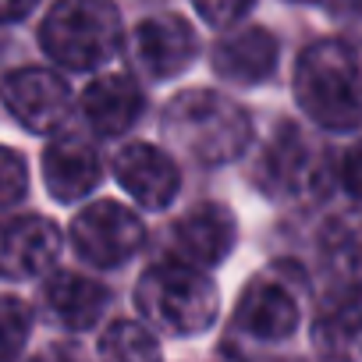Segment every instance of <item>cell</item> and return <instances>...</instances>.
Returning <instances> with one entry per match:
<instances>
[{"label": "cell", "mask_w": 362, "mask_h": 362, "mask_svg": "<svg viewBox=\"0 0 362 362\" xmlns=\"http://www.w3.org/2000/svg\"><path fill=\"white\" fill-rule=\"evenodd\" d=\"M163 135L196 163H228L252 142L249 114L217 89H185L163 107Z\"/></svg>", "instance_id": "6da1fadb"}, {"label": "cell", "mask_w": 362, "mask_h": 362, "mask_svg": "<svg viewBox=\"0 0 362 362\" xmlns=\"http://www.w3.org/2000/svg\"><path fill=\"white\" fill-rule=\"evenodd\" d=\"M298 107L330 132H351L362 124V68L348 43L320 40L302 50L295 64Z\"/></svg>", "instance_id": "7a4b0ae2"}, {"label": "cell", "mask_w": 362, "mask_h": 362, "mask_svg": "<svg viewBox=\"0 0 362 362\" xmlns=\"http://www.w3.org/2000/svg\"><path fill=\"white\" fill-rule=\"evenodd\" d=\"M135 305L146 316V323L160 327L163 334L192 337L214 327L221 313V295L203 270L170 259L142 274L135 288Z\"/></svg>", "instance_id": "3957f363"}, {"label": "cell", "mask_w": 362, "mask_h": 362, "mask_svg": "<svg viewBox=\"0 0 362 362\" xmlns=\"http://www.w3.org/2000/svg\"><path fill=\"white\" fill-rule=\"evenodd\" d=\"M40 43L61 68L93 71L117 54L121 15L110 0H57L43 18Z\"/></svg>", "instance_id": "277c9868"}, {"label": "cell", "mask_w": 362, "mask_h": 362, "mask_svg": "<svg viewBox=\"0 0 362 362\" xmlns=\"http://www.w3.org/2000/svg\"><path fill=\"white\" fill-rule=\"evenodd\" d=\"M142 242H146L142 221L114 199L86 206L71 224V245L93 267H121L142 249Z\"/></svg>", "instance_id": "5b68a950"}, {"label": "cell", "mask_w": 362, "mask_h": 362, "mask_svg": "<svg viewBox=\"0 0 362 362\" xmlns=\"http://www.w3.org/2000/svg\"><path fill=\"white\" fill-rule=\"evenodd\" d=\"M0 103L29 132H54L68 121L71 89L47 68H18L0 82Z\"/></svg>", "instance_id": "8992f818"}, {"label": "cell", "mask_w": 362, "mask_h": 362, "mask_svg": "<svg viewBox=\"0 0 362 362\" xmlns=\"http://www.w3.org/2000/svg\"><path fill=\"white\" fill-rule=\"evenodd\" d=\"M199 54L196 29L177 15H153L132 33V57L149 78H174Z\"/></svg>", "instance_id": "52a82bcc"}, {"label": "cell", "mask_w": 362, "mask_h": 362, "mask_svg": "<svg viewBox=\"0 0 362 362\" xmlns=\"http://www.w3.org/2000/svg\"><path fill=\"white\" fill-rule=\"evenodd\" d=\"M235 214L221 203H199L189 214H181L170 228V252L177 263H189L196 270L224 263L235 249Z\"/></svg>", "instance_id": "ba28073f"}, {"label": "cell", "mask_w": 362, "mask_h": 362, "mask_svg": "<svg viewBox=\"0 0 362 362\" xmlns=\"http://www.w3.org/2000/svg\"><path fill=\"white\" fill-rule=\"evenodd\" d=\"M114 174L121 181V189L142 210H163L181 189V174H177L174 160L149 142L121 146L114 156Z\"/></svg>", "instance_id": "9c48e42d"}, {"label": "cell", "mask_w": 362, "mask_h": 362, "mask_svg": "<svg viewBox=\"0 0 362 362\" xmlns=\"http://www.w3.org/2000/svg\"><path fill=\"white\" fill-rule=\"evenodd\" d=\"M61 256V235L47 217L25 214L0 221V274L36 277L47 274Z\"/></svg>", "instance_id": "30bf717a"}, {"label": "cell", "mask_w": 362, "mask_h": 362, "mask_svg": "<svg viewBox=\"0 0 362 362\" xmlns=\"http://www.w3.org/2000/svg\"><path fill=\"white\" fill-rule=\"evenodd\" d=\"M316 156L295 124H277L259 156V185L274 196H298L316 181Z\"/></svg>", "instance_id": "8fae6325"}, {"label": "cell", "mask_w": 362, "mask_h": 362, "mask_svg": "<svg viewBox=\"0 0 362 362\" xmlns=\"http://www.w3.org/2000/svg\"><path fill=\"white\" fill-rule=\"evenodd\" d=\"M277 68V40L259 25L235 29L214 47V71L231 86H259Z\"/></svg>", "instance_id": "7c38bea8"}, {"label": "cell", "mask_w": 362, "mask_h": 362, "mask_svg": "<svg viewBox=\"0 0 362 362\" xmlns=\"http://www.w3.org/2000/svg\"><path fill=\"white\" fill-rule=\"evenodd\" d=\"M235 323L256 341H284L298 327V298L281 281H252L238 302Z\"/></svg>", "instance_id": "4fadbf2b"}, {"label": "cell", "mask_w": 362, "mask_h": 362, "mask_svg": "<svg viewBox=\"0 0 362 362\" xmlns=\"http://www.w3.org/2000/svg\"><path fill=\"white\" fill-rule=\"evenodd\" d=\"M43 177L57 203L86 199V192H93L100 181V156L86 139L61 135L43 153Z\"/></svg>", "instance_id": "5bb4252c"}, {"label": "cell", "mask_w": 362, "mask_h": 362, "mask_svg": "<svg viewBox=\"0 0 362 362\" xmlns=\"http://www.w3.org/2000/svg\"><path fill=\"white\" fill-rule=\"evenodd\" d=\"M82 114L96 135H121L142 114V89L132 75H100L82 93Z\"/></svg>", "instance_id": "9a60e30c"}, {"label": "cell", "mask_w": 362, "mask_h": 362, "mask_svg": "<svg viewBox=\"0 0 362 362\" xmlns=\"http://www.w3.org/2000/svg\"><path fill=\"white\" fill-rule=\"evenodd\" d=\"M43 302L50 309V316L68 327V330H89L110 305V291L82 274L71 270H57L50 274V281L43 284Z\"/></svg>", "instance_id": "2e32d148"}, {"label": "cell", "mask_w": 362, "mask_h": 362, "mask_svg": "<svg viewBox=\"0 0 362 362\" xmlns=\"http://www.w3.org/2000/svg\"><path fill=\"white\" fill-rule=\"evenodd\" d=\"M316 348L334 362H351L362 348V298L355 288H337L323 298L313 327Z\"/></svg>", "instance_id": "e0dca14e"}, {"label": "cell", "mask_w": 362, "mask_h": 362, "mask_svg": "<svg viewBox=\"0 0 362 362\" xmlns=\"http://www.w3.org/2000/svg\"><path fill=\"white\" fill-rule=\"evenodd\" d=\"M100 362H160V344L149 327L114 320L100 337Z\"/></svg>", "instance_id": "ac0fdd59"}, {"label": "cell", "mask_w": 362, "mask_h": 362, "mask_svg": "<svg viewBox=\"0 0 362 362\" xmlns=\"http://www.w3.org/2000/svg\"><path fill=\"white\" fill-rule=\"evenodd\" d=\"M29 330H33V309L15 295H0V362H15L22 355Z\"/></svg>", "instance_id": "d6986e66"}, {"label": "cell", "mask_w": 362, "mask_h": 362, "mask_svg": "<svg viewBox=\"0 0 362 362\" xmlns=\"http://www.w3.org/2000/svg\"><path fill=\"white\" fill-rule=\"evenodd\" d=\"M25 189H29V167H25V160L15 149L0 146V206L22 203Z\"/></svg>", "instance_id": "ffe728a7"}, {"label": "cell", "mask_w": 362, "mask_h": 362, "mask_svg": "<svg viewBox=\"0 0 362 362\" xmlns=\"http://www.w3.org/2000/svg\"><path fill=\"white\" fill-rule=\"evenodd\" d=\"M256 0H192V8L199 11V18L214 29H231L238 25L249 11H252Z\"/></svg>", "instance_id": "44dd1931"}, {"label": "cell", "mask_w": 362, "mask_h": 362, "mask_svg": "<svg viewBox=\"0 0 362 362\" xmlns=\"http://www.w3.org/2000/svg\"><path fill=\"white\" fill-rule=\"evenodd\" d=\"M337 177L348 196L362 199V146H351L344 156H341V167H337Z\"/></svg>", "instance_id": "7402d4cb"}, {"label": "cell", "mask_w": 362, "mask_h": 362, "mask_svg": "<svg viewBox=\"0 0 362 362\" xmlns=\"http://www.w3.org/2000/svg\"><path fill=\"white\" fill-rule=\"evenodd\" d=\"M29 362H82V355H78V348H71V344H47L40 355H33Z\"/></svg>", "instance_id": "603a6c76"}, {"label": "cell", "mask_w": 362, "mask_h": 362, "mask_svg": "<svg viewBox=\"0 0 362 362\" xmlns=\"http://www.w3.org/2000/svg\"><path fill=\"white\" fill-rule=\"evenodd\" d=\"M33 8H36V0H0V25L25 18Z\"/></svg>", "instance_id": "cb8c5ba5"}, {"label": "cell", "mask_w": 362, "mask_h": 362, "mask_svg": "<svg viewBox=\"0 0 362 362\" xmlns=\"http://www.w3.org/2000/svg\"><path fill=\"white\" fill-rule=\"evenodd\" d=\"M298 4H313V0H298Z\"/></svg>", "instance_id": "d4e9b609"}]
</instances>
